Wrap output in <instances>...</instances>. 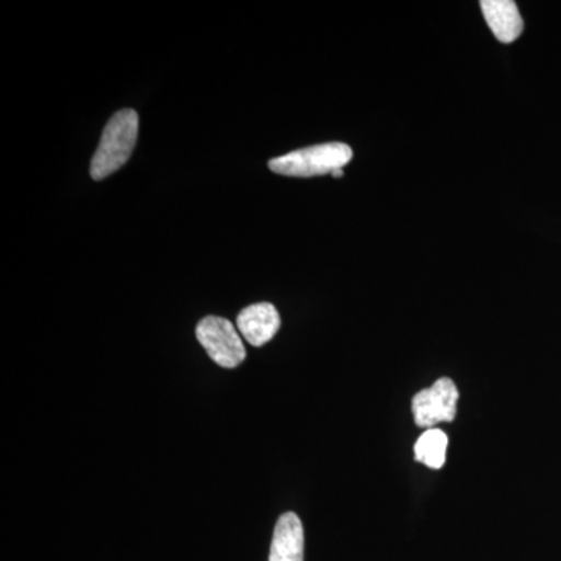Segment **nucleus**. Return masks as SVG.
<instances>
[{"mask_svg": "<svg viewBox=\"0 0 561 561\" xmlns=\"http://www.w3.org/2000/svg\"><path fill=\"white\" fill-rule=\"evenodd\" d=\"M138 130L139 117L136 111L122 110L111 117L91 161L92 180L106 179L130 160L138 140Z\"/></svg>", "mask_w": 561, "mask_h": 561, "instance_id": "f257e3e1", "label": "nucleus"}, {"mask_svg": "<svg viewBox=\"0 0 561 561\" xmlns=\"http://www.w3.org/2000/svg\"><path fill=\"white\" fill-rule=\"evenodd\" d=\"M353 158L346 144L330 142L290 151L268 162L272 172L286 176H319L343 169Z\"/></svg>", "mask_w": 561, "mask_h": 561, "instance_id": "f03ea898", "label": "nucleus"}, {"mask_svg": "<svg viewBox=\"0 0 561 561\" xmlns=\"http://www.w3.org/2000/svg\"><path fill=\"white\" fill-rule=\"evenodd\" d=\"M197 339L210 359L224 368H236L245 360L247 350L230 320L205 317L197 324Z\"/></svg>", "mask_w": 561, "mask_h": 561, "instance_id": "7ed1b4c3", "label": "nucleus"}, {"mask_svg": "<svg viewBox=\"0 0 561 561\" xmlns=\"http://www.w3.org/2000/svg\"><path fill=\"white\" fill-rule=\"evenodd\" d=\"M459 390L453 379H438L430 389L419 391L412 400L415 424L424 430H434L435 424L451 423L457 415Z\"/></svg>", "mask_w": 561, "mask_h": 561, "instance_id": "20e7f679", "label": "nucleus"}, {"mask_svg": "<svg viewBox=\"0 0 561 561\" xmlns=\"http://www.w3.org/2000/svg\"><path fill=\"white\" fill-rule=\"evenodd\" d=\"M238 328L250 345L262 346L279 331L280 317L271 302H257L239 313Z\"/></svg>", "mask_w": 561, "mask_h": 561, "instance_id": "39448f33", "label": "nucleus"}, {"mask_svg": "<svg viewBox=\"0 0 561 561\" xmlns=\"http://www.w3.org/2000/svg\"><path fill=\"white\" fill-rule=\"evenodd\" d=\"M268 561H305V530L297 513L287 512L279 516Z\"/></svg>", "mask_w": 561, "mask_h": 561, "instance_id": "423d86ee", "label": "nucleus"}, {"mask_svg": "<svg viewBox=\"0 0 561 561\" xmlns=\"http://www.w3.org/2000/svg\"><path fill=\"white\" fill-rule=\"evenodd\" d=\"M481 9L490 31L502 44H511L523 35V18L513 0H482Z\"/></svg>", "mask_w": 561, "mask_h": 561, "instance_id": "0eeeda50", "label": "nucleus"}, {"mask_svg": "<svg viewBox=\"0 0 561 561\" xmlns=\"http://www.w3.org/2000/svg\"><path fill=\"white\" fill-rule=\"evenodd\" d=\"M415 460L432 470H440L446 463L448 435L442 430H427L415 443Z\"/></svg>", "mask_w": 561, "mask_h": 561, "instance_id": "6e6552de", "label": "nucleus"}, {"mask_svg": "<svg viewBox=\"0 0 561 561\" xmlns=\"http://www.w3.org/2000/svg\"><path fill=\"white\" fill-rule=\"evenodd\" d=\"M331 175L334 176V179H342V176L345 175V172H343V169H335Z\"/></svg>", "mask_w": 561, "mask_h": 561, "instance_id": "1a4fd4ad", "label": "nucleus"}]
</instances>
